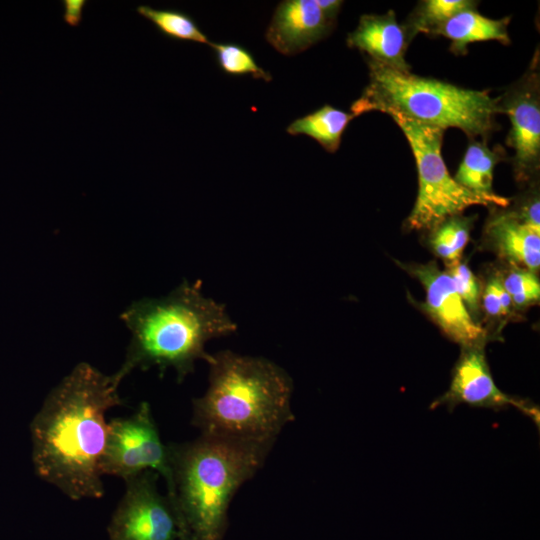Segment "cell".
<instances>
[{
	"mask_svg": "<svg viewBox=\"0 0 540 540\" xmlns=\"http://www.w3.org/2000/svg\"><path fill=\"white\" fill-rule=\"evenodd\" d=\"M502 285L499 277L491 279L483 292L482 303L485 312L491 317L505 316L501 306L499 290Z\"/></svg>",
	"mask_w": 540,
	"mask_h": 540,
	"instance_id": "cb8c5ba5",
	"label": "cell"
},
{
	"mask_svg": "<svg viewBox=\"0 0 540 540\" xmlns=\"http://www.w3.org/2000/svg\"><path fill=\"white\" fill-rule=\"evenodd\" d=\"M487 236L497 253L514 267L533 273L540 267V233L524 224L514 211L489 220Z\"/></svg>",
	"mask_w": 540,
	"mask_h": 540,
	"instance_id": "5bb4252c",
	"label": "cell"
},
{
	"mask_svg": "<svg viewBox=\"0 0 540 540\" xmlns=\"http://www.w3.org/2000/svg\"><path fill=\"white\" fill-rule=\"evenodd\" d=\"M509 18H487L475 8L465 9L448 19L434 36L440 35L451 41L450 51L456 55L466 54L467 46L478 41L496 40L509 44L507 27Z\"/></svg>",
	"mask_w": 540,
	"mask_h": 540,
	"instance_id": "2e32d148",
	"label": "cell"
},
{
	"mask_svg": "<svg viewBox=\"0 0 540 540\" xmlns=\"http://www.w3.org/2000/svg\"><path fill=\"white\" fill-rule=\"evenodd\" d=\"M501 282L510 296L528 293L540 295L539 279L529 270L514 267Z\"/></svg>",
	"mask_w": 540,
	"mask_h": 540,
	"instance_id": "603a6c76",
	"label": "cell"
},
{
	"mask_svg": "<svg viewBox=\"0 0 540 540\" xmlns=\"http://www.w3.org/2000/svg\"><path fill=\"white\" fill-rule=\"evenodd\" d=\"M459 404L493 410L512 405L539 423V409L535 405L515 399L497 387L486 361L483 345L463 348L454 366L449 389L436 399L430 408L445 405L452 410Z\"/></svg>",
	"mask_w": 540,
	"mask_h": 540,
	"instance_id": "30bf717a",
	"label": "cell"
},
{
	"mask_svg": "<svg viewBox=\"0 0 540 540\" xmlns=\"http://www.w3.org/2000/svg\"><path fill=\"white\" fill-rule=\"evenodd\" d=\"M446 272L451 277L464 304L471 310L477 311L479 307L480 290L477 279L470 268L466 264L458 261L449 264Z\"/></svg>",
	"mask_w": 540,
	"mask_h": 540,
	"instance_id": "7402d4cb",
	"label": "cell"
},
{
	"mask_svg": "<svg viewBox=\"0 0 540 540\" xmlns=\"http://www.w3.org/2000/svg\"><path fill=\"white\" fill-rule=\"evenodd\" d=\"M388 115L405 135L418 171L417 199L406 220L409 229L432 231L470 206L489 205L450 175L441 153L444 129L399 113Z\"/></svg>",
	"mask_w": 540,
	"mask_h": 540,
	"instance_id": "8992f818",
	"label": "cell"
},
{
	"mask_svg": "<svg viewBox=\"0 0 540 540\" xmlns=\"http://www.w3.org/2000/svg\"><path fill=\"white\" fill-rule=\"evenodd\" d=\"M333 27L315 0H284L277 5L265 38L278 52L291 56L325 38Z\"/></svg>",
	"mask_w": 540,
	"mask_h": 540,
	"instance_id": "7c38bea8",
	"label": "cell"
},
{
	"mask_svg": "<svg viewBox=\"0 0 540 540\" xmlns=\"http://www.w3.org/2000/svg\"><path fill=\"white\" fill-rule=\"evenodd\" d=\"M272 445L202 434L169 445L172 483L166 494L186 540L224 539L233 497Z\"/></svg>",
	"mask_w": 540,
	"mask_h": 540,
	"instance_id": "277c9868",
	"label": "cell"
},
{
	"mask_svg": "<svg viewBox=\"0 0 540 540\" xmlns=\"http://www.w3.org/2000/svg\"><path fill=\"white\" fill-rule=\"evenodd\" d=\"M100 466L103 476H115L124 481L142 472L153 471L164 479L166 489L170 488V448L162 442L147 402H142L129 416L108 422Z\"/></svg>",
	"mask_w": 540,
	"mask_h": 540,
	"instance_id": "52a82bcc",
	"label": "cell"
},
{
	"mask_svg": "<svg viewBox=\"0 0 540 540\" xmlns=\"http://www.w3.org/2000/svg\"><path fill=\"white\" fill-rule=\"evenodd\" d=\"M317 6L322 12L325 19L334 24L336 17L342 7L343 1L341 0H315Z\"/></svg>",
	"mask_w": 540,
	"mask_h": 540,
	"instance_id": "4316f807",
	"label": "cell"
},
{
	"mask_svg": "<svg viewBox=\"0 0 540 540\" xmlns=\"http://www.w3.org/2000/svg\"><path fill=\"white\" fill-rule=\"evenodd\" d=\"M408 37L406 28L397 22L395 13L390 10L381 15H362L356 29L348 35L347 44L366 53L367 59L410 71L405 60Z\"/></svg>",
	"mask_w": 540,
	"mask_h": 540,
	"instance_id": "4fadbf2b",
	"label": "cell"
},
{
	"mask_svg": "<svg viewBox=\"0 0 540 540\" xmlns=\"http://www.w3.org/2000/svg\"><path fill=\"white\" fill-rule=\"evenodd\" d=\"M136 11L151 21L168 38L211 44L193 18L180 10L155 9L147 5H140Z\"/></svg>",
	"mask_w": 540,
	"mask_h": 540,
	"instance_id": "ac0fdd59",
	"label": "cell"
},
{
	"mask_svg": "<svg viewBox=\"0 0 540 540\" xmlns=\"http://www.w3.org/2000/svg\"><path fill=\"white\" fill-rule=\"evenodd\" d=\"M514 212L524 224L540 233V202L537 194L526 200L519 210Z\"/></svg>",
	"mask_w": 540,
	"mask_h": 540,
	"instance_id": "d4e9b609",
	"label": "cell"
},
{
	"mask_svg": "<svg viewBox=\"0 0 540 540\" xmlns=\"http://www.w3.org/2000/svg\"><path fill=\"white\" fill-rule=\"evenodd\" d=\"M120 382L81 362L46 396L30 424L36 475L71 500L104 496L106 413L123 404Z\"/></svg>",
	"mask_w": 540,
	"mask_h": 540,
	"instance_id": "6da1fadb",
	"label": "cell"
},
{
	"mask_svg": "<svg viewBox=\"0 0 540 540\" xmlns=\"http://www.w3.org/2000/svg\"><path fill=\"white\" fill-rule=\"evenodd\" d=\"M477 2L471 0H426L422 1L412 14L406 28L409 36L417 33L433 35L448 19L458 12L475 8Z\"/></svg>",
	"mask_w": 540,
	"mask_h": 540,
	"instance_id": "d6986e66",
	"label": "cell"
},
{
	"mask_svg": "<svg viewBox=\"0 0 540 540\" xmlns=\"http://www.w3.org/2000/svg\"><path fill=\"white\" fill-rule=\"evenodd\" d=\"M62 3L64 7L63 19L65 23L72 27H77L82 20L83 9L87 1L64 0Z\"/></svg>",
	"mask_w": 540,
	"mask_h": 540,
	"instance_id": "484cf974",
	"label": "cell"
},
{
	"mask_svg": "<svg viewBox=\"0 0 540 540\" xmlns=\"http://www.w3.org/2000/svg\"><path fill=\"white\" fill-rule=\"evenodd\" d=\"M473 218L450 217L432 230L430 245L437 256L449 264L458 262L469 240Z\"/></svg>",
	"mask_w": 540,
	"mask_h": 540,
	"instance_id": "ffe728a7",
	"label": "cell"
},
{
	"mask_svg": "<svg viewBox=\"0 0 540 540\" xmlns=\"http://www.w3.org/2000/svg\"><path fill=\"white\" fill-rule=\"evenodd\" d=\"M538 61L499 100L502 113L511 123L507 144L514 149L513 168L518 181H526L539 170L540 98Z\"/></svg>",
	"mask_w": 540,
	"mask_h": 540,
	"instance_id": "9c48e42d",
	"label": "cell"
},
{
	"mask_svg": "<svg viewBox=\"0 0 540 540\" xmlns=\"http://www.w3.org/2000/svg\"><path fill=\"white\" fill-rule=\"evenodd\" d=\"M355 116L330 105L294 120L287 132L306 135L317 141L326 151L334 153L340 146L342 135Z\"/></svg>",
	"mask_w": 540,
	"mask_h": 540,
	"instance_id": "e0dca14e",
	"label": "cell"
},
{
	"mask_svg": "<svg viewBox=\"0 0 540 540\" xmlns=\"http://www.w3.org/2000/svg\"><path fill=\"white\" fill-rule=\"evenodd\" d=\"M502 158L503 152L500 149H490L486 141L472 140L454 179L460 186L479 196L488 204L505 207L509 200L494 193L492 188L494 167Z\"/></svg>",
	"mask_w": 540,
	"mask_h": 540,
	"instance_id": "9a60e30c",
	"label": "cell"
},
{
	"mask_svg": "<svg viewBox=\"0 0 540 540\" xmlns=\"http://www.w3.org/2000/svg\"><path fill=\"white\" fill-rule=\"evenodd\" d=\"M207 363L208 387L193 400L192 424L200 434L273 444L294 420L288 373L266 358L229 350Z\"/></svg>",
	"mask_w": 540,
	"mask_h": 540,
	"instance_id": "3957f363",
	"label": "cell"
},
{
	"mask_svg": "<svg viewBox=\"0 0 540 540\" xmlns=\"http://www.w3.org/2000/svg\"><path fill=\"white\" fill-rule=\"evenodd\" d=\"M398 264L423 285L424 310L448 338L462 348L483 345L485 331L473 320L446 271H441L435 262Z\"/></svg>",
	"mask_w": 540,
	"mask_h": 540,
	"instance_id": "8fae6325",
	"label": "cell"
},
{
	"mask_svg": "<svg viewBox=\"0 0 540 540\" xmlns=\"http://www.w3.org/2000/svg\"><path fill=\"white\" fill-rule=\"evenodd\" d=\"M369 83L351 106L356 117L366 112L399 113L440 127L458 128L471 138H486L502 113L487 91L462 88L421 77L367 59Z\"/></svg>",
	"mask_w": 540,
	"mask_h": 540,
	"instance_id": "5b68a950",
	"label": "cell"
},
{
	"mask_svg": "<svg viewBox=\"0 0 540 540\" xmlns=\"http://www.w3.org/2000/svg\"><path fill=\"white\" fill-rule=\"evenodd\" d=\"M159 475L145 471L125 480V491L107 527L109 540H186Z\"/></svg>",
	"mask_w": 540,
	"mask_h": 540,
	"instance_id": "ba28073f",
	"label": "cell"
},
{
	"mask_svg": "<svg viewBox=\"0 0 540 540\" xmlns=\"http://www.w3.org/2000/svg\"><path fill=\"white\" fill-rule=\"evenodd\" d=\"M131 339L124 361L113 374L118 382L133 370H175L182 381L197 360L208 362L206 343L234 333L237 325L225 305L202 293L200 280H184L168 295L134 301L120 315Z\"/></svg>",
	"mask_w": 540,
	"mask_h": 540,
	"instance_id": "7a4b0ae2",
	"label": "cell"
},
{
	"mask_svg": "<svg viewBox=\"0 0 540 540\" xmlns=\"http://www.w3.org/2000/svg\"><path fill=\"white\" fill-rule=\"evenodd\" d=\"M221 69L230 75H251L255 79L266 82L271 80V75L261 68L253 55L244 47L235 43H211Z\"/></svg>",
	"mask_w": 540,
	"mask_h": 540,
	"instance_id": "44dd1931",
	"label": "cell"
}]
</instances>
